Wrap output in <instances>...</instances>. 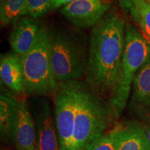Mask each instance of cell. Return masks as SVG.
I'll return each mask as SVG.
<instances>
[{"mask_svg":"<svg viewBox=\"0 0 150 150\" xmlns=\"http://www.w3.org/2000/svg\"><path fill=\"white\" fill-rule=\"evenodd\" d=\"M48 37L52 70L58 83L85 76L90 45L85 36L67 28L56 27L48 29Z\"/></svg>","mask_w":150,"mask_h":150,"instance_id":"cell-3","label":"cell"},{"mask_svg":"<svg viewBox=\"0 0 150 150\" xmlns=\"http://www.w3.org/2000/svg\"><path fill=\"white\" fill-rule=\"evenodd\" d=\"M51 9L52 0H28V14L33 18H42Z\"/></svg>","mask_w":150,"mask_h":150,"instance_id":"cell-17","label":"cell"},{"mask_svg":"<svg viewBox=\"0 0 150 150\" xmlns=\"http://www.w3.org/2000/svg\"><path fill=\"white\" fill-rule=\"evenodd\" d=\"M110 131L103 136L91 150H115L113 138Z\"/></svg>","mask_w":150,"mask_h":150,"instance_id":"cell-18","label":"cell"},{"mask_svg":"<svg viewBox=\"0 0 150 150\" xmlns=\"http://www.w3.org/2000/svg\"><path fill=\"white\" fill-rule=\"evenodd\" d=\"M19 113V100L12 95L1 93L0 96V134L3 142L13 144Z\"/></svg>","mask_w":150,"mask_h":150,"instance_id":"cell-13","label":"cell"},{"mask_svg":"<svg viewBox=\"0 0 150 150\" xmlns=\"http://www.w3.org/2000/svg\"><path fill=\"white\" fill-rule=\"evenodd\" d=\"M76 0H52V9H56L61 6H65Z\"/></svg>","mask_w":150,"mask_h":150,"instance_id":"cell-20","label":"cell"},{"mask_svg":"<svg viewBox=\"0 0 150 150\" xmlns=\"http://www.w3.org/2000/svg\"><path fill=\"white\" fill-rule=\"evenodd\" d=\"M121 6L125 9V11H128L132 16L133 18L136 21L139 23V17H138V12L134 4L135 0H118Z\"/></svg>","mask_w":150,"mask_h":150,"instance_id":"cell-19","label":"cell"},{"mask_svg":"<svg viewBox=\"0 0 150 150\" xmlns=\"http://www.w3.org/2000/svg\"><path fill=\"white\" fill-rule=\"evenodd\" d=\"M28 14V0H2L0 2L1 25L16 23Z\"/></svg>","mask_w":150,"mask_h":150,"instance_id":"cell-15","label":"cell"},{"mask_svg":"<svg viewBox=\"0 0 150 150\" xmlns=\"http://www.w3.org/2000/svg\"><path fill=\"white\" fill-rule=\"evenodd\" d=\"M19 100V113L13 144L16 150H35L36 129L29 104L24 97Z\"/></svg>","mask_w":150,"mask_h":150,"instance_id":"cell-12","label":"cell"},{"mask_svg":"<svg viewBox=\"0 0 150 150\" xmlns=\"http://www.w3.org/2000/svg\"><path fill=\"white\" fill-rule=\"evenodd\" d=\"M110 131L115 150H150L146 131L136 122L119 123Z\"/></svg>","mask_w":150,"mask_h":150,"instance_id":"cell-10","label":"cell"},{"mask_svg":"<svg viewBox=\"0 0 150 150\" xmlns=\"http://www.w3.org/2000/svg\"><path fill=\"white\" fill-rule=\"evenodd\" d=\"M37 19L23 17L15 23L9 36V43L16 53L22 57L31 50L41 27Z\"/></svg>","mask_w":150,"mask_h":150,"instance_id":"cell-11","label":"cell"},{"mask_svg":"<svg viewBox=\"0 0 150 150\" xmlns=\"http://www.w3.org/2000/svg\"><path fill=\"white\" fill-rule=\"evenodd\" d=\"M129 110L140 119L150 117V57L134 78Z\"/></svg>","mask_w":150,"mask_h":150,"instance_id":"cell-9","label":"cell"},{"mask_svg":"<svg viewBox=\"0 0 150 150\" xmlns=\"http://www.w3.org/2000/svg\"><path fill=\"white\" fill-rule=\"evenodd\" d=\"M115 120L109 104L80 82L72 150H91Z\"/></svg>","mask_w":150,"mask_h":150,"instance_id":"cell-2","label":"cell"},{"mask_svg":"<svg viewBox=\"0 0 150 150\" xmlns=\"http://www.w3.org/2000/svg\"><path fill=\"white\" fill-rule=\"evenodd\" d=\"M145 1H147V2H149V3H150V0H145Z\"/></svg>","mask_w":150,"mask_h":150,"instance_id":"cell-22","label":"cell"},{"mask_svg":"<svg viewBox=\"0 0 150 150\" xmlns=\"http://www.w3.org/2000/svg\"><path fill=\"white\" fill-rule=\"evenodd\" d=\"M145 131H146V134H147L148 140H149V144H150V125H149V127H147V129H146Z\"/></svg>","mask_w":150,"mask_h":150,"instance_id":"cell-21","label":"cell"},{"mask_svg":"<svg viewBox=\"0 0 150 150\" xmlns=\"http://www.w3.org/2000/svg\"><path fill=\"white\" fill-rule=\"evenodd\" d=\"M110 4L105 0H76L62 7L63 16L76 27H93L109 11Z\"/></svg>","mask_w":150,"mask_h":150,"instance_id":"cell-8","label":"cell"},{"mask_svg":"<svg viewBox=\"0 0 150 150\" xmlns=\"http://www.w3.org/2000/svg\"><path fill=\"white\" fill-rule=\"evenodd\" d=\"M1 150H5V149H1Z\"/></svg>","mask_w":150,"mask_h":150,"instance_id":"cell-24","label":"cell"},{"mask_svg":"<svg viewBox=\"0 0 150 150\" xmlns=\"http://www.w3.org/2000/svg\"><path fill=\"white\" fill-rule=\"evenodd\" d=\"M150 57V42L136 28L127 24L120 76L111 108L118 119L126 107L137 72Z\"/></svg>","mask_w":150,"mask_h":150,"instance_id":"cell-5","label":"cell"},{"mask_svg":"<svg viewBox=\"0 0 150 150\" xmlns=\"http://www.w3.org/2000/svg\"><path fill=\"white\" fill-rule=\"evenodd\" d=\"M23 93L31 97L54 96L59 83L54 77L50 54L48 29L42 25L31 50L21 57Z\"/></svg>","mask_w":150,"mask_h":150,"instance_id":"cell-4","label":"cell"},{"mask_svg":"<svg viewBox=\"0 0 150 150\" xmlns=\"http://www.w3.org/2000/svg\"><path fill=\"white\" fill-rule=\"evenodd\" d=\"M126 24L115 11H110L92 29L86 84L111 107L117 94L125 44Z\"/></svg>","mask_w":150,"mask_h":150,"instance_id":"cell-1","label":"cell"},{"mask_svg":"<svg viewBox=\"0 0 150 150\" xmlns=\"http://www.w3.org/2000/svg\"><path fill=\"white\" fill-rule=\"evenodd\" d=\"M1 1H2V0H0V2H1Z\"/></svg>","mask_w":150,"mask_h":150,"instance_id":"cell-23","label":"cell"},{"mask_svg":"<svg viewBox=\"0 0 150 150\" xmlns=\"http://www.w3.org/2000/svg\"><path fill=\"white\" fill-rule=\"evenodd\" d=\"M149 4H150V3H149Z\"/></svg>","mask_w":150,"mask_h":150,"instance_id":"cell-25","label":"cell"},{"mask_svg":"<svg viewBox=\"0 0 150 150\" xmlns=\"http://www.w3.org/2000/svg\"><path fill=\"white\" fill-rule=\"evenodd\" d=\"M134 4L144 36L150 42V4L145 0H135Z\"/></svg>","mask_w":150,"mask_h":150,"instance_id":"cell-16","label":"cell"},{"mask_svg":"<svg viewBox=\"0 0 150 150\" xmlns=\"http://www.w3.org/2000/svg\"><path fill=\"white\" fill-rule=\"evenodd\" d=\"M29 106L36 129L35 150H60L50 102L45 97H31Z\"/></svg>","mask_w":150,"mask_h":150,"instance_id":"cell-7","label":"cell"},{"mask_svg":"<svg viewBox=\"0 0 150 150\" xmlns=\"http://www.w3.org/2000/svg\"><path fill=\"white\" fill-rule=\"evenodd\" d=\"M0 76L1 82L13 93H23V71L20 56L14 52L1 56Z\"/></svg>","mask_w":150,"mask_h":150,"instance_id":"cell-14","label":"cell"},{"mask_svg":"<svg viewBox=\"0 0 150 150\" xmlns=\"http://www.w3.org/2000/svg\"><path fill=\"white\" fill-rule=\"evenodd\" d=\"M80 81L59 83L54 95L55 127L60 150H72Z\"/></svg>","mask_w":150,"mask_h":150,"instance_id":"cell-6","label":"cell"}]
</instances>
